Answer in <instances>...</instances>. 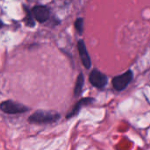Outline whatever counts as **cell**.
Wrapping results in <instances>:
<instances>
[{"mask_svg": "<svg viewBox=\"0 0 150 150\" xmlns=\"http://www.w3.org/2000/svg\"><path fill=\"white\" fill-rule=\"evenodd\" d=\"M60 117V114L55 112L37 111L29 117L28 121L35 124H48L56 122Z\"/></svg>", "mask_w": 150, "mask_h": 150, "instance_id": "cell-1", "label": "cell"}, {"mask_svg": "<svg viewBox=\"0 0 150 150\" xmlns=\"http://www.w3.org/2000/svg\"><path fill=\"white\" fill-rule=\"evenodd\" d=\"M1 110L8 114H18V113H23L28 111V108L22 104L11 101V100H7L4 101L0 105Z\"/></svg>", "mask_w": 150, "mask_h": 150, "instance_id": "cell-2", "label": "cell"}, {"mask_svg": "<svg viewBox=\"0 0 150 150\" xmlns=\"http://www.w3.org/2000/svg\"><path fill=\"white\" fill-rule=\"evenodd\" d=\"M134 77L133 72L131 70L127 71L126 73L117 76L112 79V85L116 91H123L132 81Z\"/></svg>", "mask_w": 150, "mask_h": 150, "instance_id": "cell-3", "label": "cell"}, {"mask_svg": "<svg viewBox=\"0 0 150 150\" xmlns=\"http://www.w3.org/2000/svg\"><path fill=\"white\" fill-rule=\"evenodd\" d=\"M90 82L93 86L101 89L106 85L107 76L104 75L103 73H101L99 70L95 69L90 74Z\"/></svg>", "mask_w": 150, "mask_h": 150, "instance_id": "cell-4", "label": "cell"}, {"mask_svg": "<svg viewBox=\"0 0 150 150\" xmlns=\"http://www.w3.org/2000/svg\"><path fill=\"white\" fill-rule=\"evenodd\" d=\"M32 13L35 19L40 23L46 22L50 16V11L46 6L42 5H37L33 7V9L32 10Z\"/></svg>", "mask_w": 150, "mask_h": 150, "instance_id": "cell-5", "label": "cell"}, {"mask_svg": "<svg viewBox=\"0 0 150 150\" xmlns=\"http://www.w3.org/2000/svg\"><path fill=\"white\" fill-rule=\"evenodd\" d=\"M77 48H78V52L80 54V58L82 60V62L83 64V66L86 69H90L91 66V58L89 56L88 51L86 49V46L85 43L83 40H80L77 43Z\"/></svg>", "mask_w": 150, "mask_h": 150, "instance_id": "cell-6", "label": "cell"}, {"mask_svg": "<svg viewBox=\"0 0 150 150\" xmlns=\"http://www.w3.org/2000/svg\"><path fill=\"white\" fill-rule=\"evenodd\" d=\"M93 102H94V99L91 98H83V99L79 100V101L76 103V105L73 107L72 111H71L69 113L67 114L66 118H67V119H70V118L76 116V115L79 112V111L81 110V108H82L83 106L91 105V104H92Z\"/></svg>", "mask_w": 150, "mask_h": 150, "instance_id": "cell-7", "label": "cell"}, {"mask_svg": "<svg viewBox=\"0 0 150 150\" xmlns=\"http://www.w3.org/2000/svg\"><path fill=\"white\" fill-rule=\"evenodd\" d=\"M84 83V78H83V75L81 73L79 74L77 79H76V86H75V90H74V94L75 96H78L80 95L82 90H83V86Z\"/></svg>", "mask_w": 150, "mask_h": 150, "instance_id": "cell-8", "label": "cell"}, {"mask_svg": "<svg viewBox=\"0 0 150 150\" xmlns=\"http://www.w3.org/2000/svg\"><path fill=\"white\" fill-rule=\"evenodd\" d=\"M25 11H26V18H25V25H28V26H30V27H33V26H34V25H35V23H34V21H33V13L31 14V12L29 11H27L26 9H25Z\"/></svg>", "mask_w": 150, "mask_h": 150, "instance_id": "cell-9", "label": "cell"}, {"mask_svg": "<svg viewBox=\"0 0 150 150\" xmlns=\"http://www.w3.org/2000/svg\"><path fill=\"white\" fill-rule=\"evenodd\" d=\"M75 27L76 29V31L78 32L79 34L83 33V18H77L75 22Z\"/></svg>", "mask_w": 150, "mask_h": 150, "instance_id": "cell-10", "label": "cell"}]
</instances>
